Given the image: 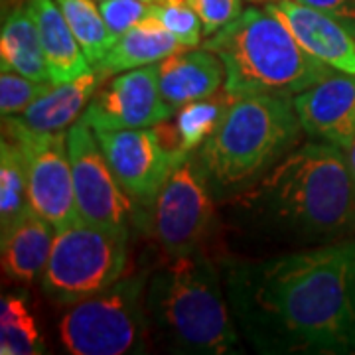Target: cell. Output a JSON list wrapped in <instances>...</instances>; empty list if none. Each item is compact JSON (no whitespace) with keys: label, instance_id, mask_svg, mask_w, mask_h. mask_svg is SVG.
Segmentation results:
<instances>
[{"label":"cell","instance_id":"cell-25","mask_svg":"<svg viewBox=\"0 0 355 355\" xmlns=\"http://www.w3.org/2000/svg\"><path fill=\"white\" fill-rule=\"evenodd\" d=\"M55 83L36 81L16 71H2L0 76V113L4 116H18L46 95Z\"/></svg>","mask_w":355,"mask_h":355},{"label":"cell","instance_id":"cell-18","mask_svg":"<svg viewBox=\"0 0 355 355\" xmlns=\"http://www.w3.org/2000/svg\"><path fill=\"white\" fill-rule=\"evenodd\" d=\"M38 26L51 83H65L91 69L87 55L55 0H26Z\"/></svg>","mask_w":355,"mask_h":355},{"label":"cell","instance_id":"cell-16","mask_svg":"<svg viewBox=\"0 0 355 355\" xmlns=\"http://www.w3.org/2000/svg\"><path fill=\"white\" fill-rule=\"evenodd\" d=\"M105 79L107 77L99 69L91 67L83 76L53 85L38 101L32 103L24 113L12 119L38 132H65L85 113L87 105L97 89L105 83Z\"/></svg>","mask_w":355,"mask_h":355},{"label":"cell","instance_id":"cell-30","mask_svg":"<svg viewBox=\"0 0 355 355\" xmlns=\"http://www.w3.org/2000/svg\"><path fill=\"white\" fill-rule=\"evenodd\" d=\"M345 156H347L349 170H352V176H354V182H355V139H354V142H352V146L345 150Z\"/></svg>","mask_w":355,"mask_h":355},{"label":"cell","instance_id":"cell-14","mask_svg":"<svg viewBox=\"0 0 355 355\" xmlns=\"http://www.w3.org/2000/svg\"><path fill=\"white\" fill-rule=\"evenodd\" d=\"M266 8L279 16L318 62L343 73H355V34L338 18L298 0H275Z\"/></svg>","mask_w":355,"mask_h":355},{"label":"cell","instance_id":"cell-20","mask_svg":"<svg viewBox=\"0 0 355 355\" xmlns=\"http://www.w3.org/2000/svg\"><path fill=\"white\" fill-rule=\"evenodd\" d=\"M0 62L2 71H16L36 81H51L38 26L28 2L12 8L2 22Z\"/></svg>","mask_w":355,"mask_h":355},{"label":"cell","instance_id":"cell-12","mask_svg":"<svg viewBox=\"0 0 355 355\" xmlns=\"http://www.w3.org/2000/svg\"><path fill=\"white\" fill-rule=\"evenodd\" d=\"M158 64L107 77L81 114V121L93 130L146 128L166 123L176 109L160 93Z\"/></svg>","mask_w":355,"mask_h":355},{"label":"cell","instance_id":"cell-7","mask_svg":"<svg viewBox=\"0 0 355 355\" xmlns=\"http://www.w3.org/2000/svg\"><path fill=\"white\" fill-rule=\"evenodd\" d=\"M128 229L76 219L55 231L42 288L55 304L71 306L125 277Z\"/></svg>","mask_w":355,"mask_h":355},{"label":"cell","instance_id":"cell-10","mask_svg":"<svg viewBox=\"0 0 355 355\" xmlns=\"http://www.w3.org/2000/svg\"><path fill=\"white\" fill-rule=\"evenodd\" d=\"M93 132L114 178L137 209L150 203L180 160L190 154L180 150L172 140L166 142L164 128L158 125Z\"/></svg>","mask_w":355,"mask_h":355},{"label":"cell","instance_id":"cell-1","mask_svg":"<svg viewBox=\"0 0 355 355\" xmlns=\"http://www.w3.org/2000/svg\"><path fill=\"white\" fill-rule=\"evenodd\" d=\"M243 338L268 355H355V239L221 268Z\"/></svg>","mask_w":355,"mask_h":355},{"label":"cell","instance_id":"cell-15","mask_svg":"<svg viewBox=\"0 0 355 355\" xmlns=\"http://www.w3.org/2000/svg\"><path fill=\"white\" fill-rule=\"evenodd\" d=\"M225 85V67L214 51L180 50L158 64V87L168 105L180 109L214 97Z\"/></svg>","mask_w":355,"mask_h":355},{"label":"cell","instance_id":"cell-11","mask_svg":"<svg viewBox=\"0 0 355 355\" xmlns=\"http://www.w3.org/2000/svg\"><path fill=\"white\" fill-rule=\"evenodd\" d=\"M67 153L79 217L103 225L130 227L137 221V207L114 178L93 128L81 119L67 128Z\"/></svg>","mask_w":355,"mask_h":355},{"label":"cell","instance_id":"cell-8","mask_svg":"<svg viewBox=\"0 0 355 355\" xmlns=\"http://www.w3.org/2000/svg\"><path fill=\"white\" fill-rule=\"evenodd\" d=\"M214 191L200 154H186L150 203L137 209V225L168 259L200 251L214 221Z\"/></svg>","mask_w":355,"mask_h":355},{"label":"cell","instance_id":"cell-19","mask_svg":"<svg viewBox=\"0 0 355 355\" xmlns=\"http://www.w3.org/2000/svg\"><path fill=\"white\" fill-rule=\"evenodd\" d=\"M184 48L186 46L168 28L150 16L114 40L105 60L95 69L105 77H111L128 69L158 64Z\"/></svg>","mask_w":355,"mask_h":355},{"label":"cell","instance_id":"cell-3","mask_svg":"<svg viewBox=\"0 0 355 355\" xmlns=\"http://www.w3.org/2000/svg\"><path fill=\"white\" fill-rule=\"evenodd\" d=\"M144 304L148 326L172 354L243 352L221 268L202 251L170 259L150 272Z\"/></svg>","mask_w":355,"mask_h":355},{"label":"cell","instance_id":"cell-32","mask_svg":"<svg viewBox=\"0 0 355 355\" xmlns=\"http://www.w3.org/2000/svg\"><path fill=\"white\" fill-rule=\"evenodd\" d=\"M270 2H275V0H270Z\"/></svg>","mask_w":355,"mask_h":355},{"label":"cell","instance_id":"cell-21","mask_svg":"<svg viewBox=\"0 0 355 355\" xmlns=\"http://www.w3.org/2000/svg\"><path fill=\"white\" fill-rule=\"evenodd\" d=\"M32 211L24 154L12 139L2 135L0 144V235Z\"/></svg>","mask_w":355,"mask_h":355},{"label":"cell","instance_id":"cell-4","mask_svg":"<svg viewBox=\"0 0 355 355\" xmlns=\"http://www.w3.org/2000/svg\"><path fill=\"white\" fill-rule=\"evenodd\" d=\"M225 67V95H298L331 76L268 8H247L203 42Z\"/></svg>","mask_w":355,"mask_h":355},{"label":"cell","instance_id":"cell-6","mask_svg":"<svg viewBox=\"0 0 355 355\" xmlns=\"http://www.w3.org/2000/svg\"><path fill=\"white\" fill-rule=\"evenodd\" d=\"M148 270L130 272L109 288L65 306L58 334L71 355H127L146 352Z\"/></svg>","mask_w":355,"mask_h":355},{"label":"cell","instance_id":"cell-23","mask_svg":"<svg viewBox=\"0 0 355 355\" xmlns=\"http://www.w3.org/2000/svg\"><path fill=\"white\" fill-rule=\"evenodd\" d=\"M64 12L69 28L87 55L91 67H97L105 60L107 51L114 44V36L103 20L99 4L93 0H55Z\"/></svg>","mask_w":355,"mask_h":355},{"label":"cell","instance_id":"cell-9","mask_svg":"<svg viewBox=\"0 0 355 355\" xmlns=\"http://www.w3.org/2000/svg\"><path fill=\"white\" fill-rule=\"evenodd\" d=\"M2 135L12 139L24 154L32 209L62 229L79 219L65 132H38L12 116L2 119Z\"/></svg>","mask_w":355,"mask_h":355},{"label":"cell","instance_id":"cell-24","mask_svg":"<svg viewBox=\"0 0 355 355\" xmlns=\"http://www.w3.org/2000/svg\"><path fill=\"white\" fill-rule=\"evenodd\" d=\"M227 107L229 103L209 101V99L188 103L180 107L176 111V123L174 127H170L178 148L184 153L200 150L203 142L216 132Z\"/></svg>","mask_w":355,"mask_h":355},{"label":"cell","instance_id":"cell-31","mask_svg":"<svg viewBox=\"0 0 355 355\" xmlns=\"http://www.w3.org/2000/svg\"><path fill=\"white\" fill-rule=\"evenodd\" d=\"M146 2H156V0H146Z\"/></svg>","mask_w":355,"mask_h":355},{"label":"cell","instance_id":"cell-29","mask_svg":"<svg viewBox=\"0 0 355 355\" xmlns=\"http://www.w3.org/2000/svg\"><path fill=\"white\" fill-rule=\"evenodd\" d=\"M298 2L338 18L355 34V0H298Z\"/></svg>","mask_w":355,"mask_h":355},{"label":"cell","instance_id":"cell-26","mask_svg":"<svg viewBox=\"0 0 355 355\" xmlns=\"http://www.w3.org/2000/svg\"><path fill=\"white\" fill-rule=\"evenodd\" d=\"M154 18L168 28L186 48H198L203 36V24L196 8L186 2H154Z\"/></svg>","mask_w":355,"mask_h":355},{"label":"cell","instance_id":"cell-28","mask_svg":"<svg viewBox=\"0 0 355 355\" xmlns=\"http://www.w3.org/2000/svg\"><path fill=\"white\" fill-rule=\"evenodd\" d=\"M191 6L200 14L203 36L207 38L231 24L243 12V0H191Z\"/></svg>","mask_w":355,"mask_h":355},{"label":"cell","instance_id":"cell-2","mask_svg":"<svg viewBox=\"0 0 355 355\" xmlns=\"http://www.w3.org/2000/svg\"><path fill=\"white\" fill-rule=\"evenodd\" d=\"M233 205L243 225L304 249L355 235V182L347 156L322 140L284 154L235 193Z\"/></svg>","mask_w":355,"mask_h":355},{"label":"cell","instance_id":"cell-27","mask_svg":"<svg viewBox=\"0 0 355 355\" xmlns=\"http://www.w3.org/2000/svg\"><path fill=\"white\" fill-rule=\"evenodd\" d=\"M97 4L105 24L114 38L154 16V2L146 0H99Z\"/></svg>","mask_w":355,"mask_h":355},{"label":"cell","instance_id":"cell-13","mask_svg":"<svg viewBox=\"0 0 355 355\" xmlns=\"http://www.w3.org/2000/svg\"><path fill=\"white\" fill-rule=\"evenodd\" d=\"M300 127L312 139L347 150L355 139V73L334 71L292 97Z\"/></svg>","mask_w":355,"mask_h":355},{"label":"cell","instance_id":"cell-17","mask_svg":"<svg viewBox=\"0 0 355 355\" xmlns=\"http://www.w3.org/2000/svg\"><path fill=\"white\" fill-rule=\"evenodd\" d=\"M58 229L38 216L34 209L26 214L14 227L0 237L2 270L16 282H34L42 279Z\"/></svg>","mask_w":355,"mask_h":355},{"label":"cell","instance_id":"cell-5","mask_svg":"<svg viewBox=\"0 0 355 355\" xmlns=\"http://www.w3.org/2000/svg\"><path fill=\"white\" fill-rule=\"evenodd\" d=\"M300 121L291 97H233L219 127L198 150L211 191L239 193L296 148Z\"/></svg>","mask_w":355,"mask_h":355},{"label":"cell","instance_id":"cell-22","mask_svg":"<svg viewBox=\"0 0 355 355\" xmlns=\"http://www.w3.org/2000/svg\"><path fill=\"white\" fill-rule=\"evenodd\" d=\"M44 352L46 342L28 308L24 294H4L0 302V354L38 355Z\"/></svg>","mask_w":355,"mask_h":355}]
</instances>
